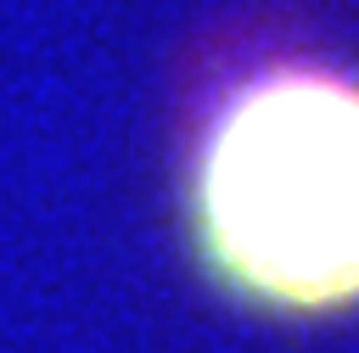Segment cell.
I'll list each match as a JSON object with an SVG mask.
<instances>
[{
  "label": "cell",
  "instance_id": "1",
  "mask_svg": "<svg viewBox=\"0 0 359 353\" xmlns=\"http://www.w3.org/2000/svg\"><path fill=\"white\" fill-rule=\"evenodd\" d=\"M202 207L224 263L286 303L359 291V95L331 78L247 90L202 168Z\"/></svg>",
  "mask_w": 359,
  "mask_h": 353
}]
</instances>
